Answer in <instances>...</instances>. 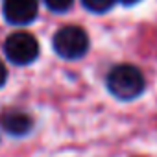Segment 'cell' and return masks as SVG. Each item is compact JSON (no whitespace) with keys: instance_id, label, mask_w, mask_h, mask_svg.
<instances>
[{"instance_id":"5b68a950","label":"cell","mask_w":157,"mask_h":157,"mask_svg":"<svg viewBox=\"0 0 157 157\" xmlns=\"http://www.w3.org/2000/svg\"><path fill=\"white\" fill-rule=\"evenodd\" d=\"M33 122L32 118L26 115V113H19V111H11L8 115L2 117V128L10 133V135H15V137H21V135H26L30 129H32Z\"/></svg>"},{"instance_id":"8992f818","label":"cell","mask_w":157,"mask_h":157,"mask_svg":"<svg viewBox=\"0 0 157 157\" xmlns=\"http://www.w3.org/2000/svg\"><path fill=\"white\" fill-rule=\"evenodd\" d=\"M82 2L93 13H105V11H109L113 8V4L117 0H82Z\"/></svg>"},{"instance_id":"6da1fadb","label":"cell","mask_w":157,"mask_h":157,"mask_svg":"<svg viewBox=\"0 0 157 157\" xmlns=\"http://www.w3.org/2000/svg\"><path fill=\"white\" fill-rule=\"evenodd\" d=\"M105 83L118 100H133L144 91V76L133 65H117L109 70Z\"/></svg>"},{"instance_id":"52a82bcc","label":"cell","mask_w":157,"mask_h":157,"mask_svg":"<svg viewBox=\"0 0 157 157\" xmlns=\"http://www.w3.org/2000/svg\"><path fill=\"white\" fill-rule=\"evenodd\" d=\"M44 2L56 13H63V11H67L72 6V0H44Z\"/></svg>"},{"instance_id":"7a4b0ae2","label":"cell","mask_w":157,"mask_h":157,"mask_svg":"<svg viewBox=\"0 0 157 157\" xmlns=\"http://www.w3.org/2000/svg\"><path fill=\"white\" fill-rule=\"evenodd\" d=\"M54 50L59 57L74 61L80 59L89 50V37L80 26H65L56 32L52 39Z\"/></svg>"},{"instance_id":"3957f363","label":"cell","mask_w":157,"mask_h":157,"mask_svg":"<svg viewBox=\"0 0 157 157\" xmlns=\"http://www.w3.org/2000/svg\"><path fill=\"white\" fill-rule=\"evenodd\" d=\"M6 57L15 65H30L39 56V43L32 33L17 32L11 33L4 43Z\"/></svg>"},{"instance_id":"ba28073f","label":"cell","mask_w":157,"mask_h":157,"mask_svg":"<svg viewBox=\"0 0 157 157\" xmlns=\"http://www.w3.org/2000/svg\"><path fill=\"white\" fill-rule=\"evenodd\" d=\"M8 80V70H6V65L0 61V87H2Z\"/></svg>"},{"instance_id":"277c9868","label":"cell","mask_w":157,"mask_h":157,"mask_svg":"<svg viewBox=\"0 0 157 157\" xmlns=\"http://www.w3.org/2000/svg\"><path fill=\"white\" fill-rule=\"evenodd\" d=\"M2 11L8 22L15 26H24L35 21L39 11V0H4Z\"/></svg>"},{"instance_id":"9c48e42d","label":"cell","mask_w":157,"mask_h":157,"mask_svg":"<svg viewBox=\"0 0 157 157\" xmlns=\"http://www.w3.org/2000/svg\"><path fill=\"white\" fill-rule=\"evenodd\" d=\"M122 4H126V6H131V4H137V2H140V0H120Z\"/></svg>"}]
</instances>
